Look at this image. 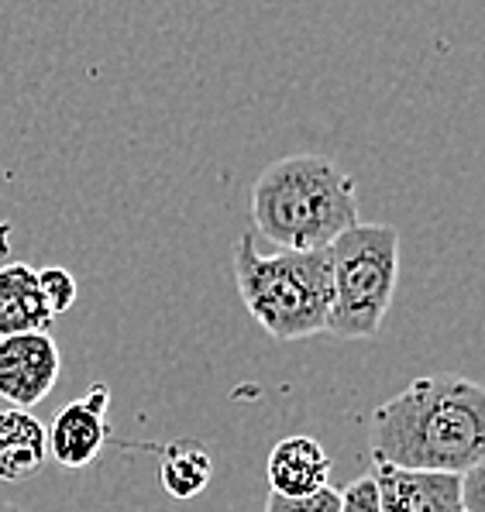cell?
Instances as JSON below:
<instances>
[{
  "instance_id": "16",
  "label": "cell",
  "mask_w": 485,
  "mask_h": 512,
  "mask_svg": "<svg viewBox=\"0 0 485 512\" xmlns=\"http://www.w3.org/2000/svg\"><path fill=\"white\" fill-rule=\"evenodd\" d=\"M0 512H25V509H18L14 502H4V499H0Z\"/></svg>"
},
{
  "instance_id": "1",
  "label": "cell",
  "mask_w": 485,
  "mask_h": 512,
  "mask_svg": "<svg viewBox=\"0 0 485 512\" xmlns=\"http://www.w3.org/2000/svg\"><path fill=\"white\" fill-rule=\"evenodd\" d=\"M375 464L465 475L485 461V385L465 375L413 378L372 413Z\"/></svg>"
},
{
  "instance_id": "10",
  "label": "cell",
  "mask_w": 485,
  "mask_h": 512,
  "mask_svg": "<svg viewBox=\"0 0 485 512\" xmlns=\"http://www.w3.org/2000/svg\"><path fill=\"white\" fill-rule=\"evenodd\" d=\"M49 461L45 427L25 409H0V482L21 485L35 478Z\"/></svg>"
},
{
  "instance_id": "14",
  "label": "cell",
  "mask_w": 485,
  "mask_h": 512,
  "mask_svg": "<svg viewBox=\"0 0 485 512\" xmlns=\"http://www.w3.org/2000/svg\"><path fill=\"white\" fill-rule=\"evenodd\" d=\"M338 499H341L338 512H379V488H375L372 471L355 478L348 488H341Z\"/></svg>"
},
{
  "instance_id": "9",
  "label": "cell",
  "mask_w": 485,
  "mask_h": 512,
  "mask_svg": "<svg viewBox=\"0 0 485 512\" xmlns=\"http://www.w3.org/2000/svg\"><path fill=\"white\" fill-rule=\"evenodd\" d=\"M52 310L38 286V269L28 262L0 265V337L49 334Z\"/></svg>"
},
{
  "instance_id": "5",
  "label": "cell",
  "mask_w": 485,
  "mask_h": 512,
  "mask_svg": "<svg viewBox=\"0 0 485 512\" xmlns=\"http://www.w3.org/2000/svg\"><path fill=\"white\" fill-rule=\"evenodd\" d=\"M107 406H111V389L104 382H93L90 392L80 399H69L56 413L52 427H45V447L49 458L62 471H80L93 464L111 440V420H107Z\"/></svg>"
},
{
  "instance_id": "8",
  "label": "cell",
  "mask_w": 485,
  "mask_h": 512,
  "mask_svg": "<svg viewBox=\"0 0 485 512\" xmlns=\"http://www.w3.org/2000/svg\"><path fill=\"white\" fill-rule=\"evenodd\" d=\"M331 458L320 447L314 437H286L272 447L269 464H265V475H269L272 495H283V499H307L324 488H331Z\"/></svg>"
},
{
  "instance_id": "4",
  "label": "cell",
  "mask_w": 485,
  "mask_h": 512,
  "mask_svg": "<svg viewBox=\"0 0 485 512\" xmlns=\"http://www.w3.org/2000/svg\"><path fill=\"white\" fill-rule=\"evenodd\" d=\"M331 320L327 334L341 341L375 337L400 282V231L389 224H362L331 244Z\"/></svg>"
},
{
  "instance_id": "3",
  "label": "cell",
  "mask_w": 485,
  "mask_h": 512,
  "mask_svg": "<svg viewBox=\"0 0 485 512\" xmlns=\"http://www.w3.org/2000/svg\"><path fill=\"white\" fill-rule=\"evenodd\" d=\"M234 282L252 320L272 341L327 334L331 320V251H255L252 234L234 244Z\"/></svg>"
},
{
  "instance_id": "12",
  "label": "cell",
  "mask_w": 485,
  "mask_h": 512,
  "mask_svg": "<svg viewBox=\"0 0 485 512\" xmlns=\"http://www.w3.org/2000/svg\"><path fill=\"white\" fill-rule=\"evenodd\" d=\"M38 286H42V296H45V303H49L52 317L66 313L69 306L76 303V296H80V282H76V275L69 269H62V265L38 269Z\"/></svg>"
},
{
  "instance_id": "15",
  "label": "cell",
  "mask_w": 485,
  "mask_h": 512,
  "mask_svg": "<svg viewBox=\"0 0 485 512\" xmlns=\"http://www.w3.org/2000/svg\"><path fill=\"white\" fill-rule=\"evenodd\" d=\"M461 506L465 512H485V461L461 475Z\"/></svg>"
},
{
  "instance_id": "2",
  "label": "cell",
  "mask_w": 485,
  "mask_h": 512,
  "mask_svg": "<svg viewBox=\"0 0 485 512\" xmlns=\"http://www.w3.org/2000/svg\"><path fill=\"white\" fill-rule=\"evenodd\" d=\"M252 220L279 251L331 248L358 224L355 179L327 155H286L255 179Z\"/></svg>"
},
{
  "instance_id": "7",
  "label": "cell",
  "mask_w": 485,
  "mask_h": 512,
  "mask_svg": "<svg viewBox=\"0 0 485 512\" xmlns=\"http://www.w3.org/2000/svg\"><path fill=\"white\" fill-rule=\"evenodd\" d=\"M379 512H465L461 506V475L434 471H403L375 464Z\"/></svg>"
},
{
  "instance_id": "6",
  "label": "cell",
  "mask_w": 485,
  "mask_h": 512,
  "mask_svg": "<svg viewBox=\"0 0 485 512\" xmlns=\"http://www.w3.org/2000/svg\"><path fill=\"white\" fill-rule=\"evenodd\" d=\"M62 375V354L52 334L0 337V399L11 409L38 406Z\"/></svg>"
},
{
  "instance_id": "11",
  "label": "cell",
  "mask_w": 485,
  "mask_h": 512,
  "mask_svg": "<svg viewBox=\"0 0 485 512\" xmlns=\"http://www.w3.org/2000/svg\"><path fill=\"white\" fill-rule=\"evenodd\" d=\"M159 454V485L166 488V495H172V499H197L203 488L210 485V478H214V461L193 440H172Z\"/></svg>"
},
{
  "instance_id": "13",
  "label": "cell",
  "mask_w": 485,
  "mask_h": 512,
  "mask_svg": "<svg viewBox=\"0 0 485 512\" xmlns=\"http://www.w3.org/2000/svg\"><path fill=\"white\" fill-rule=\"evenodd\" d=\"M341 499L334 488H324L317 495H307V499H283V495H269L265 502V512H338Z\"/></svg>"
}]
</instances>
